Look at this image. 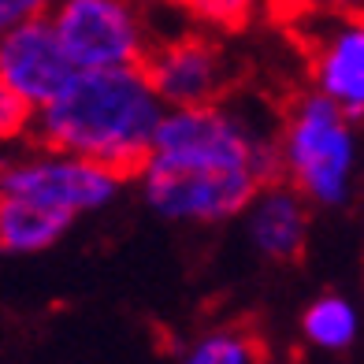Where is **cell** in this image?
Returning <instances> with one entry per match:
<instances>
[{"mask_svg": "<svg viewBox=\"0 0 364 364\" xmlns=\"http://www.w3.org/2000/svg\"><path fill=\"white\" fill-rule=\"evenodd\" d=\"M164 112L168 108L160 105L141 68L78 71L53 101L34 112L30 138L105 164L119 175H138Z\"/></svg>", "mask_w": 364, "mask_h": 364, "instance_id": "cell-1", "label": "cell"}, {"mask_svg": "<svg viewBox=\"0 0 364 364\" xmlns=\"http://www.w3.org/2000/svg\"><path fill=\"white\" fill-rule=\"evenodd\" d=\"M141 168L208 178H250L264 186L279 178L275 123L253 101L230 93L212 105L168 108Z\"/></svg>", "mask_w": 364, "mask_h": 364, "instance_id": "cell-2", "label": "cell"}, {"mask_svg": "<svg viewBox=\"0 0 364 364\" xmlns=\"http://www.w3.org/2000/svg\"><path fill=\"white\" fill-rule=\"evenodd\" d=\"M279 178L309 208H346L360 175V130L320 93H297L275 123Z\"/></svg>", "mask_w": 364, "mask_h": 364, "instance_id": "cell-3", "label": "cell"}, {"mask_svg": "<svg viewBox=\"0 0 364 364\" xmlns=\"http://www.w3.org/2000/svg\"><path fill=\"white\" fill-rule=\"evenodd\" d=\"M127 175L93 164L86 156L60 153L53 145L30 141L0 164V197L38 205L68 223L105 212L123 193Z\"/></svg>", "mask_w": 364, "mask_h": 364, "instance_id": "cell-4", "label": "cell"}, {"mask_svg": "<svg viewBox=\"0 0 364 364\" xmlns=\"http://www.w3.org/2000/svg\"><path fill=\"white\" fill-rule=\"evenodd\" d=\"M48 23L78 71L141 68L156 41V23L134 0H56Z\"/></svg>", "mask_w": 364, "mask_h": 364, "instance_id": "cell-5", "label": "cell"}, {"mask_svg": "<svg viewBox=\"0 0 364 364\" xmlns=\"http://www.w3.org/2000/svg\"><path fill=\"white\" fill-rule=\"evenodd\" d=\"M141 71L164 108H193L223 101L235 78V60L208 30H171L156 34Z\"/></svg>", "mask_w": 364, "mask_h": 364, "instance_id": "cell-6", "label": "cell"}, {"mask_svg": "<svg viewBox=\"0 0 364 364\" xmlns=\"http://www.w3.org/2000/svg\"><path fill=\"white\" fill-rule=\"evenodd\" d=\"M309 30V78L353 123H364V15L305 19Z\"/></svg>", "mask_w": 364, "mask_h": 364, "instance_id": "cell-7", "label": "cell"}, {"mask_svg": "<svg viewBox=\"0 0 364 364\" xmlns=\"http://www.w3.org/2000/svg\"><path fill=\"white\" fill-rule=\"evenodd\" d=\"M141 197L145 205L168 223L186 227H216L238 220L250 197L260 190L250 178H208V175H178L141 168Z\"/></svg>", "mask_w": 364, "mask_h": 364, "instance_id": "cell-8", "label": "cell"}, {"mask_svg": "<svg viewBox=\"0 0 364 364\" xmlns=\"http://www.w3.org/2000/svg\"><path fill=\"white\" fill-rule=\"evenodd\" d=\"M75 75L78 68L63 53L48 15L0 30V82L26 108H45Z\"/></svg>", "mask_w": 364, "mask_h": 364, "instance_id": "cell-9", "label": "cell"}, {"mask_svg": "<svg viewBox=\"0 0 364 364\" xmlns=\"http://www.w3.org/2000/svg\"><path fill=\"white\" fill-rule=\"evenodd\" d=\"M238 220H245V238H250L257 257L294 260L305 253L312 208L297 190H290L283 178H275V182H264L250 197V205H245Z\"/></svg>", "mask_w": 364, "mask_h": 364, "instance_id": "cell-10", "label": "cell"}, {"mask_svg": "<svg viewBox=\"0 0 364 364\" xmlns=\"http://www.w3.org/2000/svg\"><path fill=\"white\" fill-rule=\"evenodd\" d=\"M68 220L53 216L38 205L0 197V253L8 257H38L48 253L53 245L68 235Z\"/></svg>", "mask_w": 364, "mask_h": 364, "instance_id": "cell-11", "label": "cell"}, {"mask_svg": "<svg viewBox=\"0 0 364 364\" xmlns=\"http://www.w3.org/2000/svg\"><path fill=\"white\" fill-rule=\"evenodd\" d=\"M360 327L364 316L346 294H320L301 312V335L320 353H350L360 338Z\"/></svg>", "mask_w": 364, "mask_h": 364, "instance_id": "cell-12", "label": "cell"}, {"mask_svg": "<svg viewBox=\"0 0 364 364\" xmlns=\"http://www.w3.org/2000/svg\"><path fill=\"white\" fill-rule=\"evenodd\" d=\"M178 364H264L260 342L250 331L238 327H216L197 335L186 350H182Z\"/></svg>", "mask_w": 364, "mask_h": 364, "instance_id": "cell-13", "label": "cell"}, {"mask_svg": "<svg viewBox=\"0 0 364 364\" xmlns=\"http://www.w3.org/2000/svg\"><path fill=\"white\" fill-rule=\"evenodd\" d=\"M279 0H186V19L208 34H235L253 26L260 15H268Z\"/></svg>", "mask_w": 364, "mask_h": 364, "instance_id": "cell-14", "label": "cell"}, {"mask_svg": "<svg viewBox=\"0 0 364 364\" xmlns=\"http://www.w3.org/2000/svg\"><path fill=\"white\" fill-rule=\"evenodd\" d=\"M34 130V108H26L4 82H0V145H19Z\"/></svg>", "mask_w": 364, "mask_h": 364, "instance_id": "cell-15", "label": "cell"}, {"mask_svg": "<svg viewBox=\"0 0 364 364\" xmlns=\"http://www.w3.org/2000/svg\"><path fill=\"white\" fill-rule=\"evenodd\" d=\"M294 4L305 19H338V15H364V0H279Z\"/></svg>", "mask_w": 364, "mask_h": 364, "instance_id": "cell-16", "label": "cell"}, {"mask_svg": "<svg viewBox=\"0 0 364 364\" xmlns=\"http://www.w3.org/2000/svg\"><path fill=\"white\" fill-rule=\"evenodd\" d=\"M56 8V0H0V30L26 19H45Z\"/></svg>", "mask_w": 364, "mask_h": 364, "instance_id": "cell-17", "label": "cell"}, {"mask_svg": "<svg viewBox=\"0 0 364 364\" xmlns=\"http://www.w3.org/2000/svg\"><path fill=\"white\" fill-rule=\"evenodd\" d=\"M134 4L149 15V19H156L160 11H175V15H186L182 8H186V0H134Z\"/></svg>", "mask_w": 364, "mask_h": 364, "instance_id": "cell-18", "label": "cell"}]
</instances>
